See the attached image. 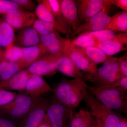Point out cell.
<instances>
[{"mask_svg": "<svg viewBox=\"0 0 127 127\" xmlns=\"http://www.w3.org/2000/svg\"><path fill=\"white\" fill-rule=\"evenodd\" d=\"M41 44L49 54L58 59L64 50L66 38L63 37L59 32H55L45 35L40 36Z\"/></svg>", "mask_w": 127, "mask_h": 127, "instance_id": "obj_13", "label": "cell"}, {"mask_svg": "<svg viewBox=\"0 0 127 127\" xmlns=\"http://www.w3.org/2000/svg\"><path fill=\"white\" fill-rule=\"evenodd\" d=\"M37 127H52L46 114L45 115L41 122Z\"/></svg>", "mask_w": 127, "mask_h": 127, "instance_id": "obj_39", "label": "cell"}, {"mask_svg": "<svg viewBox=\"0 0 127 127\" xmlns=\"http://www.w3.org/2000/svg\"><path fill=\"white\" fill-rule=\"evenodd\" d=\"M53 92V88L43 78L35 74H30L24 92L32 96L40 97L50 92Z\"/></svg>", "mask_w": 127, "mask_h": 127, "instance_id": "obj_14", "label": "cell"}, {"mask_svg": "<svg viewBox=\"0 0 127 127\" xmlns=\"http://www.w3.org/2000/svg\"><path fill=\"white\" fill-rule=\"evenodd\" d=\"M78 7L79 19L86 22L113 5V0H81Z\"/></svg>", "mask_w": 127, "mask_h": 127, "instance_id": "obj_8", "label": "cell"}, {"mask_svg": "<svg viewBox=\"0 0 127 127\" xmlns=\"http://www.w3.org/2000/svg\"><path fill=\"white\" fill-rule=\"evenodd\" d=\"M61 6L64 18L73 32L79 27L77 5L72 0H61Z\"/></svg>", "mask_w": 127, "mask_h": 127, "instance_id": "obj_19", "label": "cell"}, {"mask_svg": "<svg viewBox=\"0 0 127 127\" xmlns=\"http://www.w3.org/2000/svg\"><path fill=\"white\" fill-rule=\"evenodd\" d=\"M17 93L0 88V107L10 103L16 97Z\"/></svg>", "mask_w": 127, "mask_h": 127, "instance_id": "obj_33", "label": "cell"}, {"mask_svg": "<svg viewBox=\"0 0 127 127\" xmlns=\"http://www.w3.org/2000/svg\"><path fill=\"white\" fill-rule=\"evenodd\" d=\"M97 120V127H104L102 123L100 121L99 119H98L96 118Z\"/></svg>", "mask_w": 127, "mask_h": 127, "instance_id": "obj_42", "label": "cell"}, {"mask_svg": "<svg viewBox=\"0 0 127 127\" xmlns=\"http://www.w3.org/2000/svg\"><path fill=\"white\" fill-rule=\"evenodd\" d=\"M111 56L127 49V32L116 35L113 39L102 42H97L95 46Z\"/></svg>", "mask_w": 127, "mask_h": 127, "instance_id": "obj_15", "label": "cell"}, {"mask_svg": "<svg viewBox=\"0 0 127 127\" xmlns=\"http://www.w3.org/2000/svg\"><path fill=\"white\" fill-rule=\"evenodd\" d=\"M113 5H114L123 11L127 12V0H113Z\"/></svg>", "mask_w": 127, "mask_h": 127, "instance_id": "obj_38", "label": "cell"}, {"mask_svg": "<svg viewBox=\"0 0 127 127\" xmlns=\"http://www.w3.org/2000/svg\"><path fill=\"white\" fill-rule=\"evenodd\" d=\"M15 34L13 27L0 17V47L6 48L14 45Z\"/></svg>", "mask_w": 127, "mask_h": 127, "instance_id": "obj_22", "label": "cell"}, {"mask_svg": "<svg viewBox=\"0 0 127 127\" xmlns=\"http://www.w3.org/2000/svg\"><path fill=\"white\" fill-rule=\"evenodd\" d=\"M0 127H18L14 123L0 114Z\"/></svg>", "mask_w": 127, "mask_h": 127, "instance_id": "obj_37", "label": "cell"}, {"mask_svg": "<svg viewBox=\"0 0 127 127\" xmlns=\"http://www.w3.org/2000/svg\"><path fill=\"white\" fill-rule=\"evenodd\" d=\"M30 73L26 69L17 73L5 81L0 83V88L7 91L22 92L25 91Z\"/></svg>", "mask_w": 127, "mask_h": 127, "instance_id": "obj_20", "label": "cell"}, {"mask_svg": "<svg viewBox=\"0 0 127 127\" xmlns=\"http://www.w3.org/2000/svg\"><path fill=\"white\" fill-rule=\"evenodd\" d=\"M96 118L86 110L81 109L74 115L70 127H97Z\"/></svg>", "mask_w": 127, "mask_h": 127, "instance_id": "obj_23", "label": "cell"}, {"mask_svg": "<svg viewBox=\"0 0 127 127\" xmlns=\"http://www.w3.org/2000/svg\"><path fill=\"white\" fill-rule=\"evenodd\" d=\"M22 58L18 64L22 70L27 68L43 56L49 54L41 43L30 47L22 48Z\"/></svg>", "mask_w": 127, "mask_h": 127, "instance_id": "obj_16", "label": "cell"}, {"mask_svg": "<svg viewBox=\"0 0 127 127\" xmlns=\"http://www.w3.org/2000/svg\"><path fill=\"white\" fill-rule=\"evenodd\" d=\"M87 89L102 105L112 110L127 113V92L109 86H90Z\"/></svg>", "mask_w": 127, "mask_h": 127, "instance_id": "obj_3", "label": "cell"}, {"mask_svg": "<svg viewBox=\"0 0 127 127\" xmlns=\"http://www.w3.org/2000/svg\"><path fill=\"white\" fill-rule=\"evenodd\" d=\"M92 61L97 65L104 63L112 56H108L100 48L95 47L80 48Z\"/></svg>", "mask_w": 127, "mask_h": 127, "instance_id": "obj_27", "label": "cell"}, {"mask_svg": "<svg viewBox=\"0 0 127 127\" xmlns=\"http://www.w3.org/2000/svg\"><path fill=\"white\" fill-rule=\"evenodd\" d=\"M40 97L32 96L24 92H19L12 101L0 107V114L20 127Z\"/></svg>", "mask_w": 127, "mask_h": 127, "instance_id": "obj_2", "label": "cell"}, {"mask_svg": "<svg viewBox=\"0 0 127 127\" xmlns=\"http://www.w3.org/2000/svg\"><path fill=\"white\" fill-rule=\"evenodd\" d=\"M55 66L57 70L65 76L74 78H80L84 81L85 75L75 65L64 51L56 62Z\"/></svg>", "mask_w": 127, "mask_h": 127, "instance_id": "obj_17", "label": "cell"}, {"mask_svg": "<svg viewBox=\"0 0 127 127\" xmlns=\"http://www.w3.org/2000/svg\"><path fill=\"white\" fill-rule=\"evenodd\" d=\"M120 127H127V118L121 117L120 119Z\"/></svg>", "mask_w": 127, "mask_h": 127, "instance_id": "obj_40", "label": "cell"}, {"mask_svg": "<svg viewBox=\"0 0 127 127\" xmlns=\"http://www.w3.org/2000/svg\"><path fill=\"white\" fill-rule=\"evenodd\" d=\"M21 7L33 13L35 11L36 5L34 1L32 0H12Z\"/></svg>", "mask_w": 127, "mask_h": 127, "instance_id": "obj_34", "label": "cell"}, {"mask_svg": "<svg viewBox=\"0 0 127 127\" xmlns=\"http://www.w3.org/2000/svg\"><path fill=\"white\" fill-rule=\"evenodd\" d=\"M41 2L54 16L56 20L69 34L72 35V31L65 19L61 11V0H41Z\"/></svg>", "mask_w": 127, "mask_h": 127, "instance_id": "obj_21", "label": "cell"}, {"mask_svg": "<svg viewBox=\"0 0 127 127\" xmlns=\"http://www.w3.org/2000/svg\"><path fill=\"white\" fill-rule=\"evenodd\" d=\"M123 77L119 68L118 58L111 57L95 73L85 75L84 81L95 86H102L112 84Z\"/></svg>", "mask_w": 127, "mask_h": 127, "instance_id": "obj_4", "label": "cell"}, {"mask_svg": "<svg viewBox=\"0 0 127 127\" xmlns=\"http://www.w3.org/2000/svg\"><path fill=\"white\" fill-rule=\"evenodd\" d=\"M71 40L70 39L66 38L63 51L80 71L87 73H95L97 68V65L92 61L80 48L73 45Z\"/></svg>", "mask_w": 127, "mask_h": 127, "instance_id": "obj_7", "label": "cell"}, {"mask_svg": "<svg viewBox=\"0 0 127 127\" xmlns=\"http://www.w3.org/2000/svg\"><path fill=\"white\" fill-rule=\"evenodd\" d=\"M58 59L47 54L38 59L26 68L30 74H35L41 76H50L55 75L57 70L55 63Z\"/></svg>", "mask_w": 127, "mask_h": 127, "instance_id": "obj_9", "label": "cell"}, {"mask_svg": "<svg viewBox=\"0 0 127 127\" xmlns=\"http://www.w3.org/2000/svg\"><path fill=\"white\" fill-rule=\"evenodd\" d=\"M88 84L84 80L62 77L55 84L52 97L59 102L74 109L83 100L87 91Z\"/></svg>", "mask_w": 127, "mask_h": 127, "instance_id": "obj_1", "label": "cell"}, {"mask_svg": "<svg viewBox=\"0 0 127 127\" xmlns=\"http://www.w3.org/2000/svg\"><path fill=\"white\" fill-rule=\"evenodd\" d=\"M52 127H70L74 116L73 109L59 102L53 97L46 113Z\"/></svg>", "mask_w": 127, "mask_h": 127, "instance_id": "obj_6", "label": "cell"}, {"mask_svg": "<svg viewBox=\"0 0 127 127\" xmlns=\"http://www.w3.org/2000/svg\"><path fill=\"white\" fill-rule=\"evenodd\" d=\"M104 30L127 32V12L122 11L111 16L110 22Z\"/></svg>", "mask_w": 127, "mask_h": 127, "instance_id": "obj_25", "label": "cell"}, {"mask_svg": "<svg viewBox=\"0 0 127 127\" xmlns=\"http://www.w3.org/2000/svg\"><path fill=\"white\" fill-rule=\"evenodd\" d=\"M50 101L41 96L23 120L20 127H37L46 114Z\"/></svg>", "mask_w": 127, "mask_h": 127, "instance_id": "obj_12", "label": "cell"}, {"mask_svg": "<svg viewBox=\"0 0 127 127\" xmlns=\"http://www.w3.org/2000/svg\"><path fill=\"white\" fill-rule=\"evenodd\" d=\"M14 29L31 27L35 20L34 13L27 10H16L2 16Z\"/></svg>", "mask_w": 127, "mask_h": 127, "instance_id": "obj_10", "label": "cell"}, {"mask_svg": "<svg viewBox=\"0 0 127 127\" xmlns=\"http://www.w3.org/2000/svg\"><path fill=\"white\" fill-rule=\"evenodd\" d=\"M22 70L18 63L3 60L0 63V83L8 80Z\"/></svg>", "mask_w": 127, "mask_h": 127, "instance_id": "obj_26", "label": "cell"}, {"mask_svg": "<svg viewBox=\"0 0 127 127\" xmlns=\"http://www.w3.org/2000/svg\"><path fill=\"white\" fill-rule=\"evenodd\" d=\"M32 26L40 36L47 35L55 32H58L67 36H70L68 32L62 27L58 26L54 23L39 19L35 20Z\"/></svg>", "mask_w": 127, "mask_h": 127, "instance_id": "obj_24", "label": "cell"}, {"mask_svg": "<svg viewBox=\"0 0 127 127\" xmlns=\"http://www.w3.org/2000/svg\"><path fill=\"white\" fill-rule=\"evenodd\" d=\"M16 10H26L12 0H0V16Z\"/></svg>", "mask_w": 127, "mask_h": 127, "instance_id": "obj_31", "label": "cell"}, {"mask_svg": "<svg viewBox=\"0 0 127 127\" xmlns=\"http://www.w3.org/2000/svg\"><path fill=\"white\" fill-rule=\"evenodd\" d=\"M40 43V35L31 27L20 30L15 35L14 45L20 47L26 48Z\"/></svg>", "mask_w": 127, "mask_h": 127, "instance_id": "obj_18", "label": "cell"}, {"mask_svg": "<svg viewBox=\"0 0 127 127\" xmlns=\"http://www.w3.org/2000/svg\"><path fill=\"white\" fill-rule=\"evenodd\" d=\"M98 42H102L113 39L116 35L114 32L109 30H103L88 32Z\"/></svg>", "mask_w": 127, "mask_h": 127, "instance_id": "obj_32", "label": "cell"}, {"mask_svg": "<svg viewBox=\"0 0 127 127\" xmlns=\"http://www.w3.org/2000/svg\"><path fill=\"white\" fill-rule=\"evenodd\" d=\"M97 42L95 38L88 32L79 34L76 39L71 40L73 45L79 48L94 47Z\"/></svg>", "mask_w": 127, "mask_h": 127, "instance_id": "obj_30", "label": "cell"}, {"mask_svg": "<svg viewBox=\"0 0 127 127\" xmlns=\"http://www.w3.org/2000/svg\"><path fill=\"white\" fill-rule=\"evenodd\" d=\"M4 50L0 47V63L4 60Z\"/></svg>", "mask_w": 127, "mask_h": 127, "instance_id": "obj_41", "label": "cell"}, {"mask_svg": "<svg viewBox=\"0 0 127 127\" xmlns=\"http://www.w3.org/2000/svg\"><path fill=\"white\" fill-rule=\"evenodd\" d=\"M127 92V76L123 77L113 83L107 85Z\"/></svg>", "mask_w": 127, "mask_h": 127, "instance_id": "obj_36", "label": "cell"}, {"mask_svg": "<svg viewBox=\"0 0 127 127\" xmlns=\"http://www.w3.org/2000/svg\"><path fill=\"white\" fill-rule=\"evenodd\" d=\"M111 16L103 10L85 22L73 32L72 36L104 30L111 20Z\"/></svg>", "mask_w": 127, "mask_h": 127, "instance_id": "obj_11", "label": "cell"}, {"mask_svg": "<svg viewBox=\"0 0 127 127\" xmlns=\"http://www.w3.org/2000/svg\"><path fill=\"white\" fill-rule=\"evenodd\" d=\"M37 1L38 2V4L36 6L35 12L37 18H38V19L44 21L54 23L57 26L63 28L57 22L54 16L47 8L42 3L40 2V1L37 0Z\"/></svg>", "mask_w": 127, "mask_h": 127, "instance_id": "obj_28", "label": "cell"}, {"mask_svg": "<svg viewBox=\"0 0 127 127\" xmlns=\"http://www.w3.org/2000/svg\"><path fill=\"white\" fill-rule=\"evenodd\" d=\"M83 100L90 108L91 114L99 119L104 127H120L121 117L101 104L88 90Z\"/></svg>", "mask_w": 127, "mask_h": 127, "instance_id": "obj_5", "label": "cell"}, {"mask_svg": "<svg viewBox=\"0 0 127 127\" xmlns=\"http://www.w3.org/2000/svg\"><path fill=\"white\" fill-rule=\"evenodd\" d=\"M119 68L123 77L127 76V53L118 58Z\"/></svg>", "mask_w": 127, "mask_h": 127, "instance_id": "obj_35", "label": "cell"}, {"mask_svg": "<svg viewBox=\"0 0 127 127\" xmlns=\"http://www.w3.org/2000/svg\"><path fill=\"white\" fill-rule=\"evenodd\" d=\"M23 56L22 48L13 45L5 48L4 52V60L14 63H18Z\"/></svg>", "mask_w": 127, "mask_h": 127, "instance_id": "obj_29", "label": "cell"}]
</instances>
